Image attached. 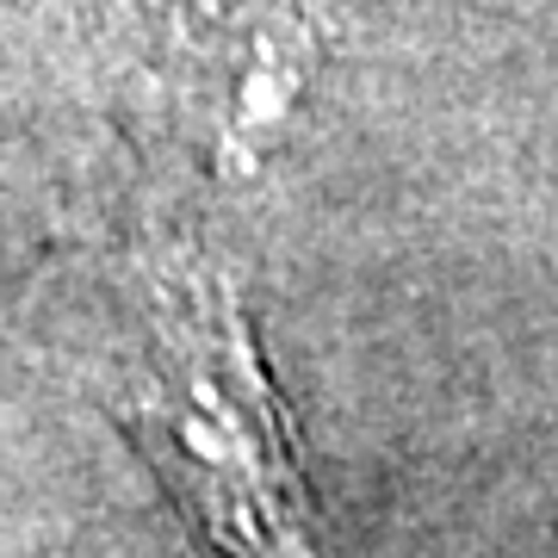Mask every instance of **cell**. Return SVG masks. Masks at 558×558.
<instances>
[{"label": "cell", "instance_id": "6da1fadb", "mask_svg": "<svg viewBox=\"0 0 558 558\" xmlns=\"http://www.w3.org/2000/svg\"><path fill=\"white\" fill-rule=\"evenodd\" d=\"M137 440L218 558H323L292 422L255 360L230 286H180L156 329Z\"/></svg>", "mask_w": 558, "mask_h": 558}]
</instances>
